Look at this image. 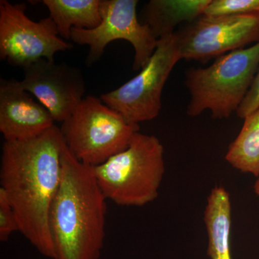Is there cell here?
<instances>
[{
  "label": "cell",
  "mask_w": 259,
  "mask_h": 259,
  "mask_svg": "<svg viewBox=\"0 0 259 259\" xmlns=\"http://www.w3.org/2000/svg\"><path fill=\"white\" fill-rule=\"evenodd\" d=\"M60 128L34 139L5 141L0 182L10 199L19 231L42 255L56 259L49 216L61 180Z\"/></svg>",
  "instance_id": "6da1fadb"
},
{
  "label": "cell",
  "mask_w": 259,
  "mask_h": 259,
  "mask_svg": "<svg viewBox=\"0 0 259 259\" xmlns=\"http://www.w3.org/2000/svg\"><path fill=\"white\" fill-rule=\"evenodd\" d=\"M60 186L49 224L56 259H99L105 236L107 198L94 167L78 161L64 144Z\"/></svg>",
  "instance_id": "7a4b0ae2"
},
{
  "label": "cell",
  "mask_w": 259,
  "mask_h": 259,
  "mask_svg": "<svg viewBox=\"0 0 259 259\" xmlns=\"http://www.w3.org/2000/svg\"><path fill=\"white\" fill-rule=\"evenodd\" d=\"M104 195L120 206L142 207L157 198L165 172L163 146L136 132L125 151L94 167Z\"/></svg>",
  "instance_id": "3957f363"
},
{
  "label": "cell",
  "mask_w": 259,
  "mask_h": 259,
  "mask_svg": "<svg viewBox=\"0 0 259 259\" xmlns=\"http://www.w3.org/2000/svg\"><path fill=\"white\" fill-rule=\"evenodd\" d=\"M258 68L259 42L219 56L208 67L189 69L187 115L196 117L209 110L213 118H228L244 100Z\"/></svg>",
  "instance_id": "277c9868"
},
{
  "label": "cell",
  "mask_w": 259,
  "mask_h": 259,
  "mask_svg": "<svg viewBox=\"0 0 259 259\" xmlns=\"http://www.w3.org/2000/svg\"><path fill=\"white\" fill-rule=\"evenodd\" d=\"M139 125L127 122L101 99L87 96L60 127L64 144L78 161L95 167L125 151Z\"/></svg>",
  "instance_id": "5b68a950"
},
{
  "label": "cell",
  "mask_w": 259,
  "mask_h": 259,
  "mask_svg": "<svg viewBox=\"0 0 259 259\" xmlns=\"http://www.w3.org/2000/svg\"><path fill=\"white\" fill-rule=\"evenodd\" d=\"M180 59L175 33L161 37L141 72L120 88L102 94L100 99L129 123L153 120L161 109L163 87Z\"/></svg>",
  "instance_id": "8992f818"
},
{
  "label": "cell",
  "mask_w": 259,
  "mask_h": 259,
  "mask_svg": "<svg viewBox=\"0 0 259 259\" xmlns=\"http://www.w3.org/2000/svg\"><path fill=\"white\" fill-rule=\"evenodd\" d=\"M138 0H100L101 24L92 30L71 29V40L90 47L86 60L89 66L98 61L105 47L116 40H127L134 47V71L146 66L156 51L158 40L148 25L138 20Z\"/></svg>",
  "instance_id": "52a82bcc"
},
{
  "label": "cell",
  "mask_w": 259,
  "mask_h": 259,
  "mask_svg": "<svg viewBox=\"0 0 259 259\" xmlns=\"http://www.w3.org/2000/svg\"><path fill=\"white\" fill-rule=\"evenodd\" d=\"M25 3L0 1V58L13 66L25 68L40 59L54 61L59 51L73 49L61 38L51 17L39 22L25 13Z\"/></svg>",
  "instance_id": "ba28073f"
},
{
  "label": "cell",
  "mask_w": 259,
  "mask_h": 259,
  "mask_svg": "<svg viewBox=\"0 0 259 259\" xmlns=\"http://www.w3.org/2000/svg\"><path fill=\"white\" fill-rule=\"evenodd\" d=\"M181 59L207 62L259 42V13L202 15L175 32Z\"/></svg>",
  "instance_id": "9c48e42d"
},
{
  "label": "cell",
  "mask_w": 259,
  "mask_h": 259,
  "mask_svg": "<svg viewBox=\"0 0 259 259\" xmlns=\"http://www.w3.org/2000/svg\"><path fill=\"white\" fill-rule=\"evenodd\" d=\"M19 84L36 97L55 122H64L84 99L86 84L81 70L66 63L40 59L23 69Z\"/></svg>",
  "instance_id": "30bf717a"
},
{
  "label": "cell",
  "mask_w": 259,
  "mask_h": 259,
  "mask_svg": "<svg viewBox=\"0 0 259 259\" xmlns=\"http://www.w3.org/2000/svg\"><path fill=\"white\" fill-rule=\"evenodd\" d=\"M50 112L15 79H0V132L5 141L34 139L54 124Z\"/></svg>",
  "instance_id": "8fae6325"
},
{
  "label": "cell",
  "mask_w": 259,
  "mask_h": 259,
  "mask_svg": "<svg viewBox=\"0 0 259 259\" xmlns=\"http://www.w3.org/2000/svg\"><path fill=\"white\" fill-rule=\"evenodd\" d=\"M211 0H151L144 7V23L156 38L175 33L180 23H190L204 15Z\"/></svg>",
  "instance_id": "7c38bea8"
},
{
  "label": "cell",
  "mask_w": 259,
  "mask_h": 259,
  "mask_svg": "<svg viewBox=\"0 0 259 259\" xmlns=\"http://www.w3.org/2000/svg\"><path fill=\"white\" fill-rule=\"evenodd\" d=\"M204 221L208 236L207 255L211 259H232L231 198L224 187L217 186L211 190L204 209Z\"/></svg>",
  "instance_id": "4fadbf2b"
},
{
  "label": "cell",
  "mask_w": 259,
  "mask_h": 259,
  "mask_svg": "<svg viewBox=\"0 0 259 259\" xmlns=\"http://www.w3.org/2000/svg\"><path fill=\"white\" fill-rule=\"evenodd\" d=\"M61 38L71 40V29L92 30L101 24L100 0H44Z\"/></svg>",
  "instance_id": "5bb4252c"
},
{
  "label": "cell",
  "mask_w": 259,
  "mask_h": 259,
  "mask_svg": "<svg viewBox=\"0 0 259 259\" xmlns=\"http://www.w3.org/2000/svg\"><path fill=\"white\" fill-rule=\"evenodd\" d=\"M226 160L243 173L259 176V108L244 119L240 134L230 145Z\"/></svg>",
  "instance_id": "9a60e30c"
},
{
  "label": "cell",
  "mask_w": 259,
  "mask_h": 259,
  "mask_svg": "<svg viewBox=\"0 0 259 259\" xmlns=\"http://www.w3.org/2000/svg\"><path fill=\"white\" fill-rule=\"evenodd\" d=\"M259 13V0H211L204 15L207 16Z\"/></svg>",
  "instance_id": "2e32d148"
},
{
  "label": "cell",
  "mask_w": 259,
  "mask_h": 259,
  "mask_svg": "<svg viewBox=\"0 0 259 259\" xmlns=\"http://www.w3.org/2000/svg\"><path fill=\"white\" fill-rule=\"evenodd\" d=\"M15 231H19L18 221L8 194L4 189L0 187V241H8Z\"/></svg>",
  "instance_id": "e0dca14e"
},
{
  "label": "cell",
  "mask_w": 259,
  "mask_h": 259,
  "mask_svg": "<svg viewBox=\"0 0 259 259\" xmlns=\"http://www.w3.org/2000/svg\"><path fill=\"white\" fill-rule=\"evenodd\" d=\"M259 108V68L249 91L238 107L236 114L238 117L245 119L248 115Z\"/></svg>",
  "instance_id": "ac0fdd59"
},
{
  "label": "cell",
  "mask_w": 259,
  "mask_h": 259,
  "mask_svg": "<svg viewBox=\"0 0 259 259\" xmlns=\"http://www.w3.org/2000/svg\"><path fill=\"white\" fill-rule=\"evenodd\" d=\"M254 191L255 193L256 194V195H258L259 197V176L258 177V180H257L255 183Z\"/></svg>",
  "instance_id": "d6986e66"
}]
</instances>
